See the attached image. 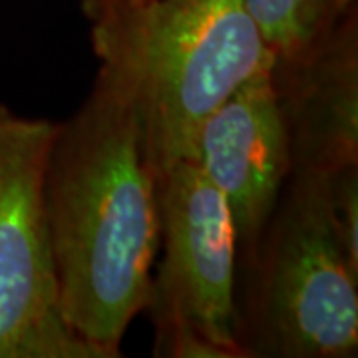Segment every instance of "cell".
Returning a JSON list of instances; mask_svg holds the SVG:
<instances>
[{"label": "cell", "instance_id": "5b68a950", "mask_svg": "<svg viewBox=\"0 0 358 358\" xmlns=\"http://www.w3.org/2000/svg\"><path fill=\"white\" fill-rule=\"evenodd\" d=\"M56 128L0 103V358H102L60 310L44 199Z\"/></svg>", "mask_w": 358, "mask_h": 358}, {"label": "cell", "instance_id": "3957f363", "mask_svg": "<svg viewBox=\"0 0 358 358\" xmlns=\"http://www.w3.org/2000/svg\"><path fill=\"white\" fill-rule=\"evenodd\" d=\"M235 317L245 358L357 357L358 271L329 223L320 178L291 173L237 257Z\"/></svg>", "mask_w": 358, "mask_h": 358}, {"label": "cell", "instance_id": "9c48e42d", "mask_svg": "<svg viewBox=\"0 0 358 358\" xmlns=\"http://www.w3.org/2000/svg\"><path fill=\"white\" fill-rule=\"evenodd\" d=\"M327 217L350 267L358 271V166L320 178Z\"/></svg>", "mask_w": 358, "mask_h": 358}, {"label": "cell", "instance_id": "ba28073f", "mask_svg": "<svg viewBox=\"0 0 358 358\" xmlns=\"http://www.w3.org/2000/svg\"><path fill=\"white\" fill-rule=\"evenodd\" d=\"M275 56H291L334 20L329 0H243Z\"/></svg>", "mask_w": 358, "mask_h": 358}, {"label": "cell", "instance_id": "6da1fadb", "mask_svg": "<svg viewBox=\"0 0 358 358\" xmlns=\"http://www.w3.org/2000/svg\"><path fill=\"white\" fill-rule=\"evenodd\" d=\"M44 199L62 317L100 357H122L152 293L157 178L128 94L102 68L86 100L58 122Z\"/></svg>", "mask_w": 358, "mask_h": 358}, {"label": "cell", "instance_id": "30bf717a", "mask_svg": "<svg viewBox=\"0 0 358 358\" xmlns=\"http://www.w3.org/2000/svg\"><path fill=\"white\" fill-rule=\"evenodd\" d=\"M138 2H145V0H80L82 10L86 14L88 20L98 18L100 14L114 10L120 6H129V4H138Z\"/></svg>", "mask_w": 358, "mask_h": 358}, {"label": "cell", "instance_id": "7a4b0ae2", "mask_svg": "<svg viewBox=\"0 0 358 358\" xmlns=\"http://www.w3.org/2000/svg\"><path fill=\"white\" fill-rule=\"evenodd\" d=\"M90 22L94 54L128 94L155 178L193 159L205 120L275 64L243 0H145Z\"/></svg>", "mask_w": 358, "mask_h": 358}, {"label": "cell", "instance_id": "277c9868", "mask_svg": "<svg viewBox=\"0 0 358 358\" xmlns=\"http://www.w3.org/2000/svg\"><path fill=\"white\" fill-rule=\"evenodd\" d=\"M162 261L143 313L154 357L245 358L235 333L237 241L227 205L193 159L157 176Z\"/></svg>", "mask_w": 358, "mask_h": 358}, {"label": "cell", "instance_id": "8992f818", "mask_svg": "<svg viewBox=\"0 0 358 358\" xmlns=\"http://www.w3.org/2000/svg\"><path fill=\"white\" fill-rule=\"evenodd\" d=\"M293 173L324 178L358 166V13L271 68Z\"/></svg>", "mask_w": 358, "mask_h": 358}, {"label": "cell", "instance_id": "8fae6325", "mask_svg": "<svg viewBox=\"0 0 358 358\" xmlns=\"http://www.w3.org/2000/svg\"><path fill=\"white\" fill-rule=\"evenodd\" d=\"M329 4H331V13L334 18H341L352 6H357V0H329Z\"/></svg>", "mask_w": 358, "mask_h": 358}, {"label": "cell", "instance_id": "52a82bcc", "mask_svg": "<svg viewBox=\"0 0 358 358\" xmlns=\"http://www.w3.org/2000/svg\"><path fill=\"white\" fill-rule=\"evenodd\" d=\"M193 162L227 205L237 257L257 241L293 173L271 70L245 82L203 122Z\"/></svg>", "mask_w": 358, "mask_h": 358}]
</instances>
